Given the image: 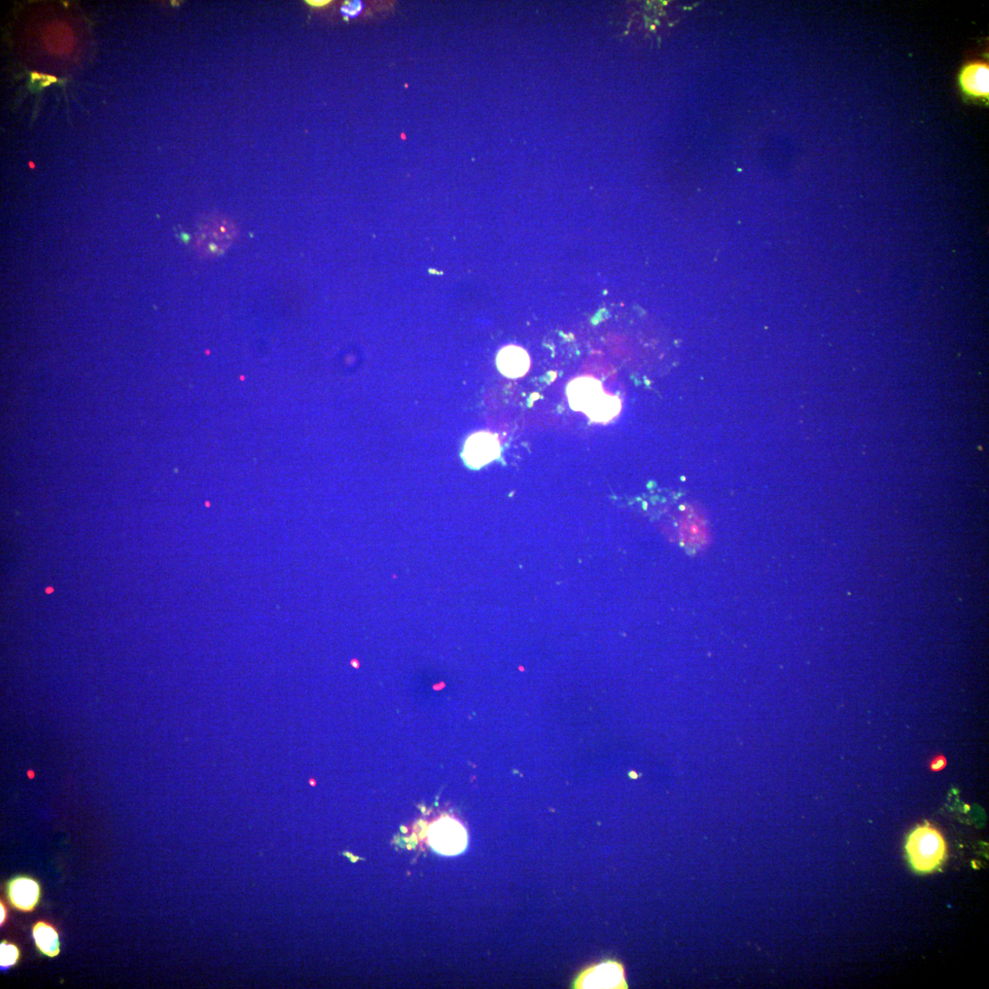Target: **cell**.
<instances>
[{
	"instance_id": "2",
	"label": "cell",
	"mask_w": 989,
	"mask_h": 989,
	"mask_svg": "<svg viewBox=\"0 0 989 989\" xmlns=\"http://www.w3.org/2000/svg\"><path fill=\"white\" fill-rule=\"evenodd\" d=\"M905 850L911 868L918 873H931L939 868L947 857V844L938 829L926 823L908 836Z\"/></svg>"
},
{
	"instance_id": "8",
	"label": "cell",
	"mask_w": 989,
	"mask_h": 989,
	"mask_svg": "<svg viewBox=\"0 0 989 989\" xmlns=\"http://www.w3.org/2000/svg\"><path fill=\"white\" fill-rule=\"evenodd\" d=\"M7 894L15 909L30 912L40 902L41 886L37 879L29 876H18L8 883Z\"/></svg>"
},
{
	"instance_id": "10",
	"label": "cell",
	"mask_w": 989,
	"mask_h": 989,
	"mask_svg": "<svg viewBox=\"0 0 989 989\" xmlns=\"http://www.w3.org/2000/svg\"><path fill=\"white\" fill-rule=\"evenodd\" d=\"M32 938L35 945L44 956L54 959L59 956L61 943L56 928L45 921L35 924L32 927Z\"/></svg>"
},
{
	"instance_id": "3",
	"label": "cell",
	"mask_w": 989,
	"mask_h": 989,
	"mask_svg": "<svg viewBox=\"0 0 989 989\" xmlns=\"http://www.w3.org/2000/svg\"><path fill=\"white\" fill-rule=\"evenodd\" d=\"M237 237L232 220L220 216L210 217L203 222L195 236V246L204 257H218L225 253Z\"/></svg>"
},
{
	"instance_id": "1",
	"label": "cell",
	"mask_w": 989,
	"mask_h": 989,
	"mask_svg": "<svg viewBox=\"0 0 989 989\" xmlns=\"http://www.w3.org/2000/svg\"><path fill=\"white\" fill-rule=\"evenodd\" d=\"M567 393L572 410L585 413L595 422L612 420L622 408L620 399L607 394L603 383L593 377L575 378L569 384Z\"/></svg>"
},
{
	"instance_id": "9",
	"label": "cell",
	"mask_w": 989,
	"mask_h": 989,
	"mask_svg": "<svg viewBox=\"0 0 989 989\" xmlns=\"http://www.w3.org/2000/svg\"><path fill=\"white\" fill-rule=\"evenodd\" d=\"M499 370L506 377L518 378L525 376L529 367L531 359L528 352L518 345H508L503 348L497 357Z\"/></svg>"
},
{
	"instance_id": "15",
	"label": "cell",
	"mask_w": 989,
	"mask_h": 989,
	"mask_svg": "<svg viewBox=\"0 0 989 989\" xmlns=\"http://www.w3.org/2000/svg\"><path fill=\"white\" fill-rule=\"evenodd\" d=\"M306 4L314 8H323L328 5L330 2H320V0L317 2V0H313V2H306Z\"/></svg>"
},
{
	"instance_id": "7",
	"label": "cell",
	"mask_w": 989,
	"mask_h": 989,
	"mask_svg": "<svg viewBox=\"0 0 989 989\" xmlns=\"http://www.w3.org/2000/svg\"><path fill=\"white\" fill-rule=\"evenodd\" d=\"M578 988H627L623 967L606 962L586 970L576 983Z\"/></svg>"
},
{
	"instance_id": "11",
	"label": "cell",
	"mask_w": 989,
	"mask_h": 989,
	"mask_svg": "<svg viewBox=\"0 0 989 989\" xmlns=\"http://www.w3.org/2000/svg\"><path fill=\"white\" fill-rule=\"evenodd\" d=\"M21 951L17 944L3 941L0 943V968L6 971L14 967L20 960Z\"/></svg>"
},
{
	"instance_id": "5",
	"label": "cell",
	"mask_w": 989,
	"mask_h": 989,
	"mask_svg": "<svg viewBox=\"0 0 989 989\" xmlns=\"http://www.w3.org/2000/svg\"><path fill=\"white\" fill-rule=\"evenodd\" d=\"M957 84L965 100L988 105V61L985 59H972L964 62L959 70Z\"/></svg>"
},
{
	"instance_id": "12",
	"label": "cell",
	"mask_w": 989,
	"mask_h": 989,
	"mask_svg": "<svg viewBox=\"0 0 989 989\" xmlns=\"http://www.w3.org/2000/svg\"><path fill=\"white\" fill-rule=\"evenodd\" d=\"M362 10V4L361 3H350L343 7L342 12L345 18H355Z\"/></svg>"
},
{
	"instance_id": "14",
	"label": "cell",
	"mask_w": 989,
	"mask_h": 989,
	"mask_svg": "<svg viewBox=\"0 0 989 989\" xmlns=\"http://www.w3.org/2000/svg\"><path fill=\"white\" fill-rule=\"evenodd\" d=\"M7 917H8L7 908H6L5 904L4 903V902H2V903H0V926L4 927V925L6 923Z\"/></svg>"
},
{
	"instance_id": "13",
	"label": "cell",
	"mask_w": 989,
	"mask_h": 989,
	"mask_svg": "<svg viewBox=\"0 0 989 989\" xmlns=\"http://www.w3.org/2000/svg\"><path fill=\"white\" fill-rule=\"evenodd\" d=\"M929 766L932 771H942L947 766V760L943 755H937L933 758Z\"/></svg>"
},
{
	"instance_id": "6",
	"label": "cell",
	"mask_w": 989,
	"mask_h": 989,
	"mask_svg": "<svg viewBox=\"0 0 989 989\" xmlns=\"http://www.w3.org/2000/svg\"><path fill=\"white\" fill-rule=\"evenodd\" d=\"M500 454L501 445L497 436L479 432L466 442L463 457L470 468L478 470L496 461Z\"/></svg>"
},
{
	"instance_id": "4",
	"label": "cell",
	"mask_w": 989,
	"mask_h": 989,
	"mask_svg": "<svg viewBox=\"0 0 989 989\" xmlns=\"http://www.w3.org/2000/svg\"><path fill=\"white\" fill-rule=\"evenodd\" d=\"M428 841L438 854L453 857L463 853L469 844L468 831L456 819L444 817L435 821L428 830Z\"/></svg>"
}]
</instances>
